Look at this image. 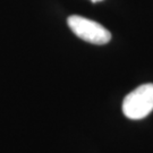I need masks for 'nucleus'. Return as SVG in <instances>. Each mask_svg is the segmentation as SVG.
Returning <instances> with one entry per match:
<instances>
[{
    "instance_id": "nucleus-1",
    "label": "nucleus",
    "mask_w": 153,
    "mask_h": 153,
    "mask_svg": "<svg viewBox=\"0 0 153 153\" xmlns=\"http://www.w3.org/2000/svg\"><path fill=\"white\" fill-rule=\"evenodd\" d=\"M153 111V84H143L126 95L123 112L129 119H143Z\"/></svg>"
},
{
    "instance_id": "nucleus-2",
    "label": "nucleus",
    "mask_w": 153,
    "mask_h": 153,
    "mask_svg": "<svg viewBox=\"0 0 153 153\" xmlns=\"http://www.w3.org/2000/svg\"><path fill=\"white\" fill-rule=\"evenodd\" d=\"M67 23L74 34L86 42L93 44H105L111 40V33L107 28L85 17L73 15L68 17Z\"/></svg>"
},
{
    "instance_id": "nucleus-3",
    "label": "nucleus",
    "mask_w": 153,
    "mask_h": 153,
    "mask_svg": "<svg viewBox=\"0 0 153 153\" xmlns=\"http://www.w3.org/2000/svg\"><path fill=\"white\" fill-rule=\"evenodd\" d=\"M92 2H99V1H102V0H91Z\"/></svg>"
}]
</instances>
